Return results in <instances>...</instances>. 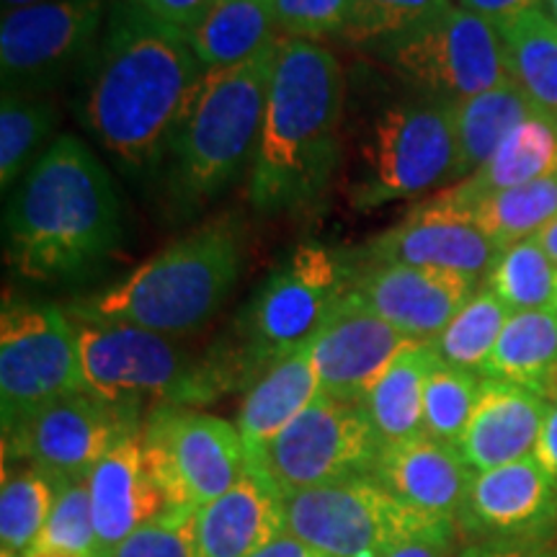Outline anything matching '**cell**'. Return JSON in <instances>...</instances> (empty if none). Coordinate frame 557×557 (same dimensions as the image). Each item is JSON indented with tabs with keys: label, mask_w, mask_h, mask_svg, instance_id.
Here are the masks:
<instances>
[{
	"label": "cell",
	"mask_w": 557,
	"mask_h": 557,
	"mask_svg": "<svg viewBox=\"0 0 557 557\" xmlns=\"http://www.w3.org/2000/svg\"><path fill=\"white\" fill-rule=\"evenodd\" d=\"M111 557H201L197 537V511L173 513L137 529Z\"/></svg>",
	"instance_id": "cell-39"
},
{
	"label": "cell",
	"mask_w": 557,
	"mask_h": 557,
	"mask_svg": "<svg viewBox=\"0 0 557 557\" xmlns=\"http://www.w3.org/2000/svg\"><path fill=\"white\" fill-rule=\"evenodd\" d=\"M351 284V271L329 248L297 246L263 278L235 318V344L209 354L227 387L250 385L263 369L310 346Z\"/></svg>",
	"instance_id": "cell-6"
},
{
	"label": "cell",
	"mask_w": 557,
	"mask_h": 557,
	"mask_svg": "<svg viewBox=\"0 0 557 557\" xmlns=\"http://www.w3.org/2000/svg\"><path fill=\"white\" fill-rule=\"evenodd\" d=\"M372 478L423 517L457 521L475 470L455 444L421 434L410 442L382 447Z\"/></svg>",
	"instance_id": "cell-20"
},
{
	"label": "cell",
	"mask_w": 557,
	"mask_h": 557,
	"mask_svg": "<svg viewBox=\"0 0 557 557\" xmlns=\"http://www.w3.org/2000/svg\"><path fill=\"white\" fill-rule=\"evenodd\" d=\"M447 5H451V0H354L351 18L341 39L374 47L395 34L413 29Z\"/></svg>",
	"instance_id": "cell-38"
},
{
	"label": "cell",
	"mask_w": 557,
	"mask_h": 557,
	"mask_svg": "<svg viewBox=\"0 0 557 557\" xmlns=\"http://www.w3.org/2000/svg\"><path fill=\"white\" fill-rule=\"evenodd\" d=\"M205 73L184 32L120 0L83 70L78 120L132 181L160 178Z\"/></svg>",
	"instance_id": "cell-1"
},
{
	"label": "cell",
	"mask_w": 557,
	"mask_h": 557,
	"mask_svg": "<svg viewBox=\"0 0 557 557\" xmlns=\"http://www.w3.org/2000/svg\"><path fill=\"white\" fill-rule=\"evenodd\" d=\"M107 16V0H45L3 13V90L50 96L75 70L83 73L99 47Z\"/></svg>",
	"instance_id": "cell-14"
},
{
	"label": "cell",
	"mask_w": 557,
	"mask_h": 557,
	"mask_svg": "<svg viewBox=\"0 0 557 557\" xmlns=\"http://www.w3.org/2000/svg\"><path fill=\"white\" fill-rule=\"evenodd\" d=\"M250 557H329L323 555L320 549L310 547L308 542L292 537L289 532L278 534L276 540H271L269 545H263L259 553H253Z\"/></svg>",
	"instance_id": "cell-46"
},
{
	"label": "cell",
	"mask_w": 557,
	"mask_h": 557,
	"mask_svg": "<svg viewBox=\"0 0 557 557\" xmlns=\"http://www.w3.org/2000/svg\"><path fill=\"white\" fill-rule=\"evenodd\" d=\"M529 557H557V545H553V547L542 545L540 549H534V553L529 555Z\"/></svg>",
	"instance_id": "cell-49"
},
{
	"label": "cell",
	"mask_w": 557,
	"mask_h": 557,
	"mask_svg": "<svg viewBox=\"0 0 557 557\" xmlns=\"http://www.w3.org/2000/svg\"><path fill=\"white\" fill-rule=\"evenodd\" d=\"M545 542L532 540H475L459 549L457 557H529Z\"/></svg>",
	"instance_id": "cell-43"
},
{
	"label": "cell",
	"mask_w": 557,
	"mask_h": 557,
	"mask_svg": "<svg viewBox=\"0 0 557 557\" xmlns=\"http://www.w3.org/2000/svg\"><path fill=\"white\" fill-rule=\"evenodd\" d=\"M500 248L468 214L442 205L421 201L400 225L389 227L369 243L367 263H403V267L459 271L472 278H487Z\"/></svg>",
	"instance_id": "cell-19"
},
{
	"label": "cell",
	"mask_w": 557,
	"mask_h": 557,
	"mask_svg": "<svg viewBox=\"0 0 557 557\" xmlns=\"http://www.w3.org/2000/svg\"><path fill=\"white\" fill-rule=\"evenodd\" d=\"M34 549L67 557H99L86 480H70L62 485L52 517Z\"/></svg>",
	"instance_id": "cell-37"
},
{
	"label": "cell",
	"mask_w": 557,
	"mask_h": 557,
	"mask_svg": "<svg viewBox=\"0 0 557 557\" xmlns=\"http://www.w3.org/2000/svg\"><path fill=\"white\" fill-rule=\"evenodd\" d=\"M284 532L282 496L256 470L197 511L201 557H250Z\"/></svg>",
	"instance_id": "cell-23"
},
{
	"label": "cell",
	"mask_w": 557,
	"mask_h": 557,
	"mask_svg": "<svg viewBox=\"0 0 557 557\" xmlns=\"http://www.w3.org/2000/svg\"><path fill=\"white\" fill-rule=\"evenodd\" d=\"M143 434L139 408L83 389L34 410L3 434L5 459H21L47 475L70 483L90 470L127 438Z\"/></svg>",
	"instance_id": "cell-15"
},
{
	"label": "cell",
	"mask_w": 557,
	"mask_h": 557,
	"mask_svg": "<svg viewBox=\"0 0 557 557\" xmlns=\"http://www.w3.org/2000/svg\"><path fill=\"white\" fill-rule=\"evenodd\" d=\"M186 39L205 70L240 65L278 39L274 9L267 0H214Z\"/></svg>",
	"instance_id": "cell-28"
},
{
	"label": "cell",
	"mask_w": 557,
	"mask_h": 557,
	"mask_svg": "<svg viewBox=\"0 0 557 557\" xmlns=\"http://www.w3.org/2000/svg\"><path fill=\"white\" fill-rule=\"evenodd\" d=\"M547 403V398L529 387L483 377L478 406L457 442V449L475 472L532 457Z\"/></svg>",
	"instance_id": "cell-22"
},
{
	"label": "cell",
	"mask_w": 557,
	"mask_h": 557,
	"mask_svg": "<svg viewBox=\"0 0 557 557\" xmlns=\"http://www.w3.org/2000/svg\"><path fill=\"white\" fill-rule=\"evenodd\" d=\"M320 382L312 367L310 346L299 348L289 357L250 382L238 410V426L248 468H256L263 449L289 426L295 418L320 398Z\"/></svg>",
	"instance_id": "cell-24"
},
{
	"label": "cell",
	"mask_w": 557,
	"mask_h": 557,
	"mask_svg": "<svg viewBox=\"0 0 557 557\" xmlns=\"http://www.w3.org/2000/svg\"><path fill=\"white\" fill-rule=\"evenodd\" d=\"M344 99V70L329 47L276 39L267 114L248 176L250 205L259 212H302L325 197L338 165Z\"/></svg>",
	"instance_id": "cell-3"
},
{
	"label": "cell",
	"mask_w": 557,
	"mask_h": 557,
	"mask_svg": "<svg viewBox=\"0 0 557 557\" xmlns=\"http://www.w3.org/2000/svg\"><path fill=\"white\" fill-rule=\"evenodd\" d=\"M0 3H3V13H9V11H16V9H26V5L45 3V0H0Z\"/></svg>",
	"instance_id": "cell-48"
},
{
	"label": "cell",
	"mask_w": 557,
	"mask_h": 557,
	"mask_svg": "<svg viewBox=\"0 0 557 557\" xmlns=\"http://www.w3.org/2000/svg\"><path fill=\"white\" fill-rule=\"evenodd\" d=\"M282 37L323 39L344 37L354 0H271Z\"/></svg>",
	"instance_id": "cell-40"
},
{
	"label": "cell",
	"mask_w": 557,
	"mask_h": 557,
	"mask_svg": "<svg viewBox=\"0 0 557 557\" xmlns=\"http://www.w3.org/2000/svg\"><path fill=\"white\" fill-rule=\"evenodd\" d=\"M483 377L513 382L547 400L557 398V310L513 312Z\"/></svg>",
	"instance_id": "cell-27"
},
{
	"label": "cell",
	"mask_w": 557,
	"mask_h": 557,
	"mask_svg": "<svg viewBox=\"0 0 557 557\" xmlns=\"http://www.w3.org/2000/svg\"><path fill=\"white\" fill-rule=\"evenodd\" d=\"M508 78L542 111L557 116V21L545 5L496 24Z\"/></svg>",
	"instance_id": "cell-30"
},
{
	"label": "cell",
	"mask_w": 557,
	"mask_h": 557,
	"mask_svg": "<svg viewBox=\"0 0 557 557\" xmlns=\"http://www.w3.org/2000/svg\"><path fill=\"white\" fill-rule=\"evenodd\" d=\"M459 529L455 519H436L421 527L382 557H457Z\"/></svg>",
	"instance_id": "cell-41"
},
{
	"label": "cell",
	"mask_w": 557,
	"mask_h": 557,
	"mask_svg": "<svg viewBox=\"0 0 557 557\" xmlns=\"http://www.w3.org/2000/svg\"><path fill=\"white\" fill-rule=\"evenodd\" d=\"M555 310H557V299H555Z\"/></svg>",
	"instance_id": "cell-53"
},
{
	"label": "cell",
	"mask_w": 557,
	"mask_h": 557,
	"mask_svg": "<svg viewBox=\"0 0 557 557\" xmlns=\"http://www.w3.org/2000/svg\"><path fill=\"white\" fill-rule=\"evenodd\" d=\"M99 557H111L137 529L165 513V498L145 462L143 438L132 436L86 478Z\"/></svg>",
	"instance_id": "cell-21"
},
{
	"label": "cell",
	"mask_w": 557,
	"mask_h": 557,
	"mask_svg": "<svg viewBox=\"0 0 557 557\" xmlns=\"http://www.w3.org/2000/svg\"><path fill=\"white\" fill-rule=\"evenodd\" d=\"M62 480L32 465L21 470L5 468L0 487V553L26 557L37 545L58 504Z\"/></svg>",
	"instance_id": "cell-33"
},
{
	"label": "cell",
	"mask_w": 557,
	"mask_h": 557,
	"mask_svg": "<svg viewBox=\"0 0 557 557\" xmlns=\"http://www.w3.org/2000/svg\"><path fill=\"white\" fill-rule=\"evenodd\" d=\"M135 3L143 5L150 16L163 21V24L189 34L207 16L214 0H135Z\"/></svg>",
	"instance_id": "cell-42"
},
{
	"label": "cell",
	"mask_w": 557,
	"mask_h": 557,
	"mask_svg": "<svg viewBox=\"0 0 557 557\" xmlns=\"http://www.w3.org/2000/svg\"><path fill=\"white\" fill-rule=\"evenodd\" d=\"M0 557H13V555H9V553H0Z\"/></svg>",
	"instance_id": "cell-52"
},
{
	"label": "cell",
	"mask_w": 557,
	"mask_h": 557,
	"mask_svg": "<svg viewBox=\"0 0 557 557\" xmlns=\"http://www.w3.org/2000/svg\"><path fill=\"white\" fill-rule=\"evenodd\" d=\"M369 50L429 99L457 103L511 81L496 26L455 3Z\"/></svg>",
	"instance_id": "cell-9"
},
{
	"label": "cell",
	"mask_w": 557,
	"mask_h": 557,
	"mask_svg": "<svg viewBox=\"0 0 557 557\" xmlns=\"http://www.w3.org/2000/svg\"><path fill=\"white\" fill-rule=\"evenodd\" d=\"M457 5H462L465 11L475 13V16L491 21L493 26L500 21L519 16L529 9H537L542 0H457Z\"/></svg>",
	"instance_id": "cell-44"
},
{
	"label": "cell",
	"mask_w": 557,
	"mask_h": 557,
	"mask_svg": "<svg viewBox=\"0 0 557 557\" xmlns=\"http://www.w3.org/2000/svg\"><path fill=\"white\" fill-rule=\"evenodd\" d=\"M413 341L395 331L348 289L310 344L320 393L331 400L361 406L382 372Z\"/></svg>",
	"instance_id": "cell-16"
},
{
	"label": "cell",
	"mask_w": 557,
	"mask_h": 557,
	"mask_svg": "<svg viewBox=\"0 0 557 557\" xmlns=\"http://www.w3.org/2000/svg\"><path fill=\"white\" fill-rule=\"evenodd\" d=\"M60 122L58 103L47 94L3 90L0 99V186L9 191L50 145Z\"/></svg>",
	"instance_id": "cell-31"
},
{
	"label": "cell",
	"mask_w": 557,
	"mask_h": 557,
	"mask_svg": "<svg viewBox=\"0 0 557 557\" xmlns=\"http://www.w3.org/2000/svg\"><path fill=\"white\" fill-rule=\"evenodd\" d=\"M3 220L5 261L45 284L88 274L124 238L114 178L73 135L54 139L13 186Z\"/></svg>",
	"instance_id": "cell-2"
},
{
	"label": "cell",
	"mask_w": 557,
	"mask_h": 557,
	"mask_svg": "<svg viewBox=\"0 0 557 557\" xmlns=\"http://www.w3.org/2000/svg\"><path fill=\"white\" fill-rule=\"evenodd\" d=\"M459 212L468 214L487 238L500 250H506L513 243L537 235L557 218V171L553 176L493 194V197L468 209H459Z\"/></svg>",
	"instance_id": "cell-32"
},
{
	"label": "cell",
	"mask_w": 557,
	"mask_h": 557,
	"mask_svg": "<svg viewBox=\"0 0 557 557\" xmlns=\"http://www.w3.org/2000/svg\"><path fill=\"white\" fill-rule=\"evenodd\" d=\"M557 171V116L537 111L508 135L500 148L475 173L434 199L455 209H468L493 194L513 189Z\"/></svg>",
	"instance_id": "cell-25"
},
{
	"label": "cell",
	"mask_w": 557,
	"mask_h": 557,
	"mask_svg": "<svg viewBox=\"0 0 557 557\" xmlns=\"http://www.w3.org/2000/svg\"><path fill=\"white\" fill-rule=\"evenodd\" d=\"M537 240H540V246L545 248V253L549 256V261L555 263L557 267V218L549 222V225H545L537 233Z\"/></svg>",
	"instance_id": "cell-47"
},
{
	"label": "cell",
	"mask_w": 557,
	"mask_h": 557,
	"mask_svg": "<svg viewBox=\"0 0 557 557\" xmlns=\"http://www.w3.org/2000/svg\"><path fill=\"white\" fill-rule=\"evenodd\" d=\"M26 557H67V555H54V553H37V549H32Z\"/></svg>",
	"instance_id": "cell-51"
},
{
	"label": "cell",
	"mask_w": 557,
	"mask_h": 557,
	"mask_svg": "<svg viewBox=\"0 0 557 557\" xmlns=\"http://www.w3.org/2000/svg\"><path fill=\"white\" fill-rule=\"evenodd\" d=\"M487 287L511 312L555 308L557 267L549 261L537 235L500 250L496 267L487 274Z\"/></svg>",
	"instance_id": "cell-35"
},
{
	"label": "cell",
	"mask_w": 557,
	"mask_h": 557,
	"mask_svg": "<svg viewBox=\"0 0 557 557\" xmlns=\"http://www.w3.org/2000/svg\"><path fill=\"white\" fill-rule=\"evenodd\" d=\"M540 107L513 81L485 90L472 99L455 103V135L457 163L451 178H468L475 173L500 143L519 127L521 122L537 114Z\"/></svg>",
	"instance_id": "cell-29"
},
{
	"label": "cell",
	"mask_w": 557,
	"mask_h": 557,
	"mask_svg": "<svg viewBox=\"0 0 557 557\" xmlns=\"http://www.w3.org/2000/svg\"><path fill=\"white\" fill-rule=\"evenodd\" d=\"M83 389L88 385L73 318L50 305H5L0 318L3 434L47 403Z\"/></svg>",
	"instance_id": "cell-11"
},
{
	"label": "cell",
	"mask_w": 557,
	"mask_h": 557,
	"mask_svg": "<svg viewBox=\"0 0 557 557\" xmlns=\"http://www.w3.org/2000/svg\"><path fill=\"white\" fill-rule=\"evenodd\" d=\"M480 382L483 377L475 372L436 361L423 393V434L457 447L478 406Z\"/></svg>",
	"instance_id": "cell-36"
},
{
	"label": "cell",
	"mask_w": 557,
	"mask_h": 557,
	"mask_svg": "<svg viewBox=\"0 0 557 557\" xmlns=\"http://www.w3.org/2000/svg\"><path fill=\"white\" fill-rule=\"evenodd\" d=\"M513 312L500 302L491 287L478 289L470 302L449 320V325L431 341L429 348L442 364L475 372L483 377V369L504 333Z\"/></svg>",
	"instance_id": "cell-34"
},
{
	"label": "cell",
	"mask_w": 557,
	"mask_h": 557,
	"mask_svg": "<svg viewBox=\"0 0 557 557\" xmlns=\"http://www.w3.org/2000/svg\"><path fill=\"white\" fill-rule=\"evenodd\" d=\"M436 361V354L426 344H410L361 400V410L382 447L410 442L423 434V393Z\"/></svg>",
	"instance_id": "cell-26"
},
{
	"label": "cell",
	"mask_w": 557,
	"mask_h": 557,
	"mask_svg": "<svg viewBox=\"0 0 557 557\" xmlns=\"http://www.w3.org/2000/svg\"><path fill=\"white\" fill-rule=\"evenodd\" d=\"M139 438L150 475L165 498V511H199L248 470L238 426L205 410L152 408Z\"/></svg>",
	"instance_id": "cell-10"
},
{
	"label": "cell",
	"mask_w": 557,
	"mask_h": 557,
	"mask_svg": "<svg viewBox=\"0 0 557 557\" xmlns=\"http://www.w3.org/2000/svg\"><path fill=\"white\" fill-rule=\"evenodd\" d=\"M282 506L292 537L329 557H382L436 521L400 504L372 475L292 493Z\"/></svg>",
	"instance_id": "cell-12"
},
{
	"label": "cell",
	"mask_w": 557,
	"mask_h": 557,
	"mask_svg": "<svg viewBox=\"0 0 557 557\" xmlns=\"http://www.w3.org/2000/svg\"><path fill=\"white\" fill-rule=\"evenodd\" d=\"M240 269V227L230 218L207 222L99 295L75 302L70 318L135 325L169 338L189 336L222 308Z\"/></svg>",
	"instance_id": "cell-4"
},
{
	"label": "cell",
	"mask_w": 557,
	"mask_h": 557,
	"mask_svg": "<svg viewBox=\"0 0 557 557\" xmlns=\"http://www.w3.org/2000/svg\"><path fill=\"white\" fill-rule=\"evenodd\" d=\"M534 457H537L542 470L547 472V478L553 480V485L557 487V398L547 403V413L545 421H542Z\"/></svg>",
	"instance_id": "cell-45"
},
{
	"label": "cell",
	"mask_w": 557,
	"mask_h": 557,
	"mask_svg": "<svg viewBox=\"0 0 557 557\" xmlns=\"http://www.w3.org/2000/svg\"><path fill=\"white\" fill-rule=\"evenodd\" d=\"M274 45L240 65L207 70L165 158L163 189L181 214L199 212L253 165L267 114Z\"/></svg>",
	"instance_id": "cell-5"
},
{
	"label": "cell",
	"mask_w": 557,
	"mask_h": 557,
	"mask_svg": "<svg viewBox=\"0 0 557 557\" xmlns=\"http://www.w3.org/2000/svg\"><path fill=\"white\" fill-rule=\"evenodd\" d=\"M555 521L557 487L532 455L475 472L457 529L475 540L545 542Z\"/></svg>",
	"instance_id": "cell-18"
},
{
	"label": "cell",
	"mask_w": 557,
	"mask_h": 557,
	"mask_svg": "<svg viewBox=\"0 0 557 557\" xmlns=\"http://www.w3.org/2000/svg\"><path fill=\"white\" fill-rule=\"evenodd\" d=\"M78 333L83 377L90 393L143 408L205 406L227 393L225 382L205 359H194L176 338L122 323L73 318Z\"/></svg>",
	"instance_id": "cell-7"
},
{
	"label": "cell",
	"mask_w": 557,
	"mask_h": 557,
	"mask_svg": "<svg viewBox=\"0 0 557 557\" xmlns=\"http://www.w3.org/2000/svg\"><path fill=\"white\" fill-rule=\"evenodd\" d=\"M348 289L408 341L429 346L470 302L478 278L459 271L374 263L351 271Z\"/></svg>",
	"instance_id": "cell-17"
},
{
	"label": "cell",
	"mask_w": 557,
	"mask_h": 557,
	"mask_svg": "<svg viewBox=\"0 0 557 557\" xmlns=\"http://www.w3.org/2000/svg\"><path fill=\"white\" fill-rule=\"evenodd\" d=\"M382 444L361 406L320 398L263 449L256 470L278 496L372 475Z\"/></svg>",
	"instance_id": "cell-13"
},
{
	"label": "cell",
	"mask_w": 557,
	"mask_h": 557,
	"mask_svg": "<svg viewBox=\"0 0 557 557\" xmlns=\"http://www.w3.org/2000/svg\"><path fill=\"white\" fill-rule=\"evenodd\" d=\"M542 5H545V11L557 21V0H542Z\"/></svg>",
	"instance_id": "cell-50"
},
{
	"label": "cell",
	"mask_w": 557,
	"mask_h": 557,
	"mask_svg": "<svg viewBox=\"0 0 557 557\" xmlns=\"http://www.w3.org/2000/svg\"><path fill=\"white\" fill-rule=\"evenodd\" d=\"M455 163V101L416 94L389 103L369 122L348 184V201L367 212L421 197L451 178Z\"/></svg>",
	"instance_id": "cell-8"
},
{
	"label": "cell",
	"mask_w": 557,
	"mask_h": 557,
	"mask_svg": "<svg viewBox=\"0 0 557 557\" xmlns=\"http://www.w3.org/2000/svg\"><path fill=\"white\" fill-rule=\"evenodd\" d=\"M267 3H271V0H267Z\"/></svg>",
	"instance_id": "cell-54"
}]
</instances>
